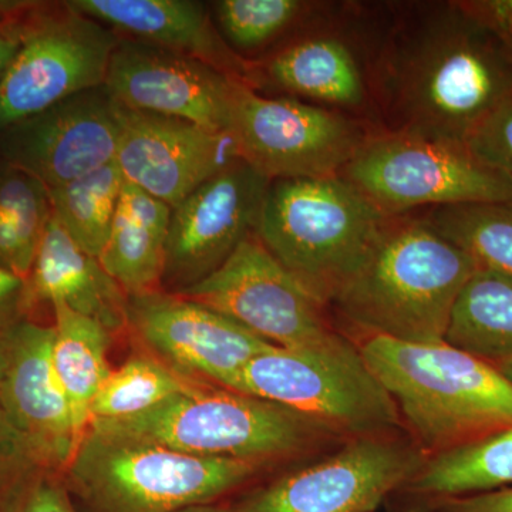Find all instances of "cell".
Returning <instances> with one entry per match:
<instances>
[{
    "instance_id": "13",
    "label": "cell",
    "mask_w": 512,
    "mask_h": 512,
    "mask_svg": "<svg viewBox=\"0 0 512 512\" xmlns=\"http://www.w3.org/2000/svg\"><path fill=\"white\" fill-rule=\"evenodd\" d=\"M127 328L175 372L229 390L249 360L276 348L235 320L165 291L128 296Z\"/></svg>"
},
{
    "instance_id": "7",
    "label": "cell",
    "mask_w": 512,
    "mask_h": 512,
    "mask_svg": "<svg viewBox=\"0 0 512 512\" xmlns=\"http://www.w3.org/2000/svg\"><path fill=\"white\" fill-rule=\"evenodd\" d=\"M234 390L286 407L336 437L389 436L403 426L360 349L339 333L315 345L255 356Z\"/></svg>"
},
{
    "instance_id": "41",
    "label": "cell",
    "mask_w": 512,
    "mask_h": 512,
    "mask_svg": "<svg viewBox=\"0 0 512 512\" xmlns=\"http://www.w3.org/2000/svg\"><path fill=\"white\" fill-rule=\"evenodd\" d=\"M6 366V346L5 340H0V380H2L3 370Z\"/></svg>"
},
{
    "instance_id": "25",
    "label": "cell",
    "mask_w": 512,
    "mask_h": 512,
    "mask_svg": "<svg viewBox=\"0 0 512 512\" xmlns=\"http://www.w3.org/2000/svg\"><path fill=\"white\" fill-rule=\"evenodd\" d=\"M444 342L493 366L512 360V275L478 269L458 296Z\"/></svg>"
},
{
    "instance_id": "16",
    "label": "cell",
    "mask_w": 512,
    "mask_h": 512,
    "mask_svg": "<svg viewBox=\"0 0 512 512\" xmlns=\"http://www.w3.org/2000/svg\"><path fill=\"white\" fill-rule=\"evenodd\" d=\"M238 160L242 158L231 131L210 130L120 104V137L114 161L127 183L171 208Z\"/></svg>"
},
{
    "instance_id": "36",
    "label": "cell",
    "mask_w": 512,
    "mask_h": 512,
    "mask_svg": "<svg viewBox=\"0 0 512 512\" xmlns=\"http://www.w3.org/2000/svg\"><path fill=\"white\" fill-rule=\"evenodd\" d=\"M467 5L497 30L512 49V0H467Z\"/></svg>"
},
{
    "instance_id": "11",
    "label": "cell",
    "mask_w": 512,
    "mask_h": 512,
    "mask_svg": "<svg viewBox=\"0 0 512 512\" xmlns=\"http://www.w3.org/2000/svg\"><path fill=\"white\" fill-rule=\"evenodd\" d=\"M177 295L235 320L276 348H303L338 333L328 306L276 261L255 232L217 271Z\"/></svg>"
},
{
    "instance_id": "34",
    "label": "cell",
    "mask_w": 512,
    "mask_h": 512,
    "mask_svg": "<svg viewBox=\"0 0 512 512\" xmlns=\"http://www.w3.org/2000/svg\"><path fill=\"white\" fill-rule=\"evenodd\" d=\"M32 309L28 281L0 268V340Z\"/></svg>"
},
{
    "instance_id": "4",
    "label": "cell",
    "mask_w": 512,
    "mask_h": 512,
    "mask_svg": "<svg viewBox=\"0 0 512 512\" xmlns=\"http://www.w3.org/2000/svg\"><path fill=\"white\" fill-rule=\"evenodd\" d=\"M390 217L345 178L274 180L255 234L320 302L362 268Z\"/></svg>"
},
{
    "instance_id": "22",
    "label": "cell",
    "mask_w": 512,
    "mask_h": 512,
    "mask_svg": "<svg viewBox=\"0 0 512 512\" xmlns=\"http://www.w3.org/2000/svg\"><path fill=\"white\" fill-rule=\"evenodd\" d=\"M171 212L170 205L137 185L124 184L99 261L127 296L163 291Z\"/></svg>"
},
{
    "instance_id": "40",
    "label": "cell",
    "mask_w": 512,
    "mask_h": 512,
    "mask_svg": "<svg viewBox=\"0 0 512 512\" xmlns=\"http://www.w3.org/2000/svg\"><path fill=\"white\" fill-rule=\"evenodd\" d=\"M495 367H497L498 372H501V375L507 377V379L512 383V360L498 363V365H495Z\"/></svg>"
},
{
    "instance_id": "2",
    "label": "cell",
    "mask_w": 512,
    "mask_h": 512,
    "mask_svg": "<svg viewBox=\"0 0 512 512\" xmlns=\"http://www.w3.org/2000/svg\"><path fill=\"white\" fill-rule=\"evenodd\" d=\"M480 265L420 214L390 217L362 268L332 305L366 333L407 343H443L451 313Z\"/></svg>"
},
{
    "instance_id": "38",
    "label": "cell",
    "mask_w": 512,
    "mask_h": 512,
    "mask_svg": "<svg viewBox=\"0 0 512 512\" xmlns=\"http://www.w3.org/2000/svg\"><path fill=\"white\" fill-rule=\"evenodd\" d=\"M32 2H18V0H0V18L3 16L13 15L20 10L28 8Z\"/></svg>"
},
{
    "instance_id": "12",
    "label": "cell",
    "mask_w": 512,
    "mask_h": 512,
    "mask_svg": "<svg viewBox=\"0 0 512 512\" xmlns=\"http://www.w3.org/2000/svg\"><path fill=\"white\" fill-rule=\"evenodd\" d=\"M426 458L416 444L393 434L353 439L255 491L238 512H373L412 480Z\"/></svg>"
},
{
    "instance_id": "24",
    "label": "cell",
    "mask_w": 512,
    "mask_h": 512,
    "mask_svg": "<svg viewBox=\"0 0 512 512\" xmlns=\"http://www.w3.org/2000/svg\"><path fill=\"white\" fill-rule=\"evenodd\" d=\"M512 485V426L427 457L403 488L427 503Z\"/></svg>"
},
{
    "instance_id": "8",
    "label": "cell",
    "mask_w": 512,
    "mask_h": 512,
    "mask_svg": "<svg viewBox=\"0 0 512 512\" xmlns=\"http://www.w3.org/2000/svg\"><path fill=\"white\" fill-rule=\"evenodd\" d=\"M340 177L387 217L457 205L512 202V178L467 141L377 130Z\"/></svg>"
},
{
    "instance_id": "15",
    "label": "cell",
    "mask_w": 512,
    "mask_h": 512,
    "mask_svg": "<svg viewBox=\"0 0 512 512\" xmlns=\"http://www.w3.org/2000/svg\"><path fill=\"white\" fill-rule=\"evenodd\" d=\"M119 137L120 104L100 86L0 131V157L56 188L113 163Z\"/></svg>"
},
{
    "instance_id": "19",
    "label": "cell",
    "mask_w": 512,
    "mask_h": 512,
    "mask_svg": "<svg viewBox=\"0 0 512 512\" xmlns=\"http://www.w3.org/2000/svg\"><path fill=\"white\" fill-rule=\"evenodd\" d=\"M67 3L124 39L200 60L251 86V64L229 49L205 3L195 0H70Z\"/></svg>"
},
{
    "instance_id": "29",
    "label": "cell",
    "mask_w": 512,
    "mask_h": 512,
    "mask_svg": "<svg viewBox=\"0 0 512 512\" xmlns=\"http://www.w3.org/2000/svg\"><path fill=\"white\" fill-rule=\"evenodd\" d=\"M480 268L512 275V202L457 205L417 212Z\"/></svg>"
},
{
    "instance_id": "30",
    "label": "cell",
    "mask_w": 512,
    "mask_h": 512,
    "mask_svg": "<svg viewBox=\"0 0 512 512\" xmlns=\"http://www.w3.org/2000/svg\"><path fill=\"white\" fill-rule=\"evenodd\" d=\"M211 5L218 32L239 57L271 46L320 9V3L303 0H218Z\"/></svg>"
},
{
    "instance_id": "3",
    "label": "cell",
    "mask_w": 512,
    "mask_h": 512,
    "mask_svg": "<svg viewBox=\"0 0 512 512\" xmlns=\"http://www.w3.org/2000/svg\"><path fill=\"white\" fill-rule=\"evenodd\" d=\"M359 349L424 456L512 426V383L490 363L446 342L372 336Z\"/></svg>"
},
{
    "instance_id": "35",
    "label": "cell",
    "mask_w": 512,
    "mask_h": 512,
    "mask_svg": "<svg viewBox=\"0 0 512 512\" xmlns=\"http://www.w3.org/2000/svg\"><path fill=\"white\" fill-rule=\"evenodd\" d=\"M430 512H512V485L488 493L427 503Z\"/></svg>"
},
{
    "instance_id": "9",
    "label": "cell",
    "mask_w": 512,
    "mask_h": 512,
    "mask_svg": "<svg viewBox=\"0 0 512 512\" xmlns=\"http://www.w3.org/2000/svg\"><path fill=\"white\" fill-rule=\"evenodd\" d=\"M120 36L67 2L32 3L18 52L0 80V131L106 83Z\"/></svg>"
},
{
    "instance_id": "1",
    "label": "cell",
    "mask_w": 512,
    "mask_h": 512,
    "mask_svg": "<svg viewBox=\"0 0 512 512\" xmlns=\"http://www.w3.org/2000/svg\"><path fill=\"white\" fill-rule=\"evenodd\" d=\"M380 130L467 141L512 97V49L464 0L402 6L367 37Z\"/></svg>"
},
{
    "instance_id": "39",
    "label": "cell",
    "mask_w": 512,
    "mask_h": 512,
    "mask_svg": "<svg viewBox=\"0 0 512 512\" xmlns=\"http://www.w3.org/2000/svg\"><path fill=\"white\" fill-rule=\"evenodd\" d=\"M174 512H227V511L218 510V508L208 507L207 504H202V505H191V507L181 508V510L174 511Z\"/></svg>"
},
{
    "instance_id": "32",
    "label": "cell",
    "mask_w": 512,
    "mask_h": 512,
    "mask_svg": "<svg viewBox=\"0 0 512 512\" xmlns=\"http://www.w3.org/2000/svg\"><path fill=\"white\" fill-rule=\"evenodd\" d=\"M468 144L488 164L512 178V97L478 127Z\"/></svg>"
},
{
    "instance_id": "17",
    "label": "cell",
    "mask_w": 512,
    "mask_h": 512,
    "mask_svg": "<svg viewBox=\"0 0 512 512\" xmlns=\"http://www.w3.org/2000/svg\"><path fill=\"white\" fill-rule=\"evenodd\" d=\"M3 340L0 410L40 470L66 473L82 439L53 367V326L25 319Z\"/></svg>"
},
{
    "instance_id": "28",
    "label": "cell",
    "mask_w": 512,
    "mask_h": 512,
    "mask_svg": "<svg viewBox=\"0 0 512 512\" xmlns=\"http://www.w3.org/2000/svg\"><path fill=\"white\" fill-rule=\"evenodd\" d=\"M198 383L201 382L180 375L151 353H137L117 369H111L101 384L90 409V424L150 412Z\"/></svg>"
},
{
    "instance_id": "21",
    "label": "cell",
    "mask_w": 512,
    "mask_h": 512,
    "mask_svg": "<svg viewBox=\"0 0 512 512\" xmlns=\"http://www.w3.org/2000/svg\"><path fill=\"white\" fill-rule=\"evenodd\" d=\"M30 303L60 302L110 333L127 328V293L87 254L55 217L50 218L28 279Z\"/></svg>"
},
{
    "instance_id": "10",
    "label": "cell",
    "mask_w": 512,
    "mask_h": 512,
    "mask_svg": "<svg viewBox=\"0 0 512 512\" xmlns=\"http://www.w3.org/2000/svg\"><path fill=\"white\" fill-rule=\"evenodd\" d=\"M231 133L242 160L269 180L336 177L379 130L370 121L239 83Z\"/></svg>"
},
{
    "instance_id": "27",
    "label": "cell",
    "mask_w": 512,
    "mask_h": 512,
    "mask_svg": "<svg viewBox=\"0 0 512 512\" xmlns=\"http://www.w3.org/2000/svg\"><path fill=\"white\" fill-rule=\"evenodd\" d=\"M126 178L116 161L49 190L53 217L87 254L99 258L119 207Z\"/></svg>"
},
{
    "instance_id": "6",
    "label": "cell",
    "mask_w": 512,
    "mask_h": 512,
    "mask_svg": "<svg viewBox=\"0 0 512 512\" xmlns=\"http://www.w3.org/2000/svg\"><path fill=\"white\" fill-rule=\"evenodd\" d=\"M258 470L90 426L66 473L93 512H174L211 503Z\"/></svg>"
},
{
    "instance_id": "26",
    "label": "cell",
    "mask_w": 512,
    "mask_h": 512,
    "mask_svg": "<svg viewBox=\"0 0 512 512\" xmlns=\"http://www.w3.org/2000/svg\"><path fill=\"white\" fill-rule=\"evenodd\" d=\"M52 215L45 184L12 165L0 167V268L28 281Z\"/></svg>"
},
{
    "instance_id": "14",
    "label": "cell",
    "mask_w": 512,
    "mask_h": 512,
    "mask_svg": "<svg viewBox=\"0 0 512 512\" xmlns=\"http://www.w3.org/2000/svg\"><path fill=\"white\" fill-rule=\"evenodd\" d=\"M271 180L244 160L205 181L171 212L163 291L207 278L254 234Z\"/></svg>"
},
{
    "instance_id": "37",
    "label": "cell",
    "mask_w": 512,
    "mask_h": 512,
    "mask_svg": "<svg viewBox=\"0 0 512 512\" xmlns=\"http://www.w3.org/2000/svg\"><path fill=\"white\" fill-rule=\"evenodd\" d=\"M26 9L0 18V80L8 70L10 62H12L13 57L18 52L20 43H22L23 13Z\"/></svg>"
},
{
    "instance_id": "31",
    "label": "cell",
    "mask_w": 512,
    "mask_h": 512,
    "mask_svg": "<svg viewBox=\"0 0 512 512\" xmlns=\"http://www.w3.org/2000/svg\"><path fill=\"white\" fill-rule=\"evenodd\" d=\"M40 473L28 447L0 410V512H13Z\"/></svg>"
},
{
    "instance_id": "18",
    "label": "cell",
    "mask_w": 512,
    "mask_h": 512,
    "mask_svg": "<svg viewBox=\"0 0 512 512\" xmlns=\"http://www.w3.org/2000/svg\"><path fill=\"white\" fill-rule=\"evenodd\" d=\"M239 83L200 60L120 37L104 86L127 109L231 131Z\"/></svg>"
},
{
    "instance_id": "33",
    "label": "cell",
    "mask_w": 512,
    "mask_h": 512,
    "mask_svg": "<svg viewBox=\"0 0 512 512\" xmlns=\"http://www.w3.org/2000/svg\"><path fill=\"white\" fill-rule=\"evenodd\" d=\"M13 512H76L67 491L53 473H40Z\"/></svg>"
},
{
    "instance_id": "20",
    "label": "cell",
    "mask_w": 512,
    "mask_h": 512,
    "mask_svg": "<svg viewBox=\"0 0 512 512\" xmlns=\"http://www.w3.org/2000/svg\"><path fill=\"white\" fill-rule=\"evenodd\" d=\"M293 99L367 119L373 114L366 50L359 55L342 32L318 30L269 57L258 77Z\"/></svg>"
},
{
    "instance_id": "23",
    "label": "cell",
    "mask_w": 512,
    "mask_h": 512,
    "mask_svg": "<svg viewBox=\"0 0 512 512\" xmlns=\"http://www.w3.org/2000/svg\"><path fill=\"white\" fill-rule=\"evenodd\" d=\"M52 362L72 407L77 433L83 440L90 426V409L101 384L110 375L109 349L113 333L96 320L53 303Z\"/></svg>"
},
{
    "instance_id": "5",
    "label": "cell",
    "mask_w": 512,
    "mask_h": 512,
    "mask_svg": "<svg viewBox=\"0 0 512 512\" xmlns=\"http://www.w3.org/2000/svg\"><path fill=\"white\" fill-rule=\"evenodd\" d=\"M90 426L154 441L190 456L259 467L306 453L336 437L286 407L210 383L195 384L150 412L93 421Z\"/></svg>"
}]
</instances>
